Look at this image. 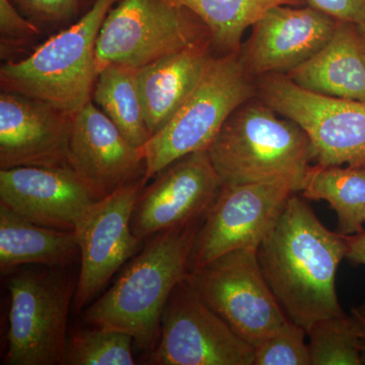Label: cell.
Returning a JSON list of instances; mask_svg holds the SVG:
<instances>
[{
    "instance_id": "d4e9b609",
    "label": "cell",
    "mask_w": 365,
    "mask_h": 365,
    "mask_svg": "<svg viewBox=\"0 0 365 365\" xmlns=\"http://www.w3.org/2000/svg\"><path fill=\"white\" fill-rule=\"evenodd\" d=\"M129 334L98 328L76 333L67 343L66 365L135 364Z\"/></svg>"
},
{
    "instance_id": "7402d4cb",
    "label": "cell",
    "mask_w": 365,
    "mask_h": 365,
    "mask_svg": "<svg viewBox=\"0 0 365 365\" xmlns=\"http://www.w3.org/2000/svg\"><path fill=\"white\" fill-rule=\"evenodd\" d=\"M196 14L207 26L217 55L242 50V39L266 11L278 6H299L307 0H173Z\"/></svg>"
},
{
    "instance_id": "4fadbf2b",
    "label": "cell",
    "mask_w": 365,
    "mask_h": 365,
    "mask_svg": "<svg viewBox=\"0 0 365 365\" xmlns=\"http://www.w3.org/2000/svg\"><path fill=\"white\" fill-rule=\"evenodd\" d=\"M153 178L132 216V230L140 241L202 220L222 187L206 150L175 160Z\"/></svg>"
},
{
    "instance_id": "e0dca14e",
    "label": "cell",
    "mask_w": 365,
    "mask_h": 365,
    "mask_svg": "<svg viewBox=\"0 0 365 365\" xmlns=\"http://www.w3.org/2000/svg\"><path fill=\"white\" fill-rule=\"evenodd\" d=\"M68 163L102 198L145 174L141 148L132 145L93 100L72 116Z\"/></svg>"
},
{
    "instance_id": "7a4b0ae2",
    "label": "cell",
    "mask_w": 365,
    "mask_h": 365,
    "mask_svg": "<svg viewBox=\"0 0 365 365\" xmlns=\"http://www.w3.org/2000/svg\"><path fill=\"white\" fill-rule=\"evenodd\" d=\"M202 220L158 232L102 297L86 307L83 321L129 334L148 349L158 342L165 307L190 272V259Z\"/></svg>"
},
{
    "instance_id": "ac0fdd59",
    "label": "cell",
    "mask_w": 365,
    "mask_h": 365,
    "mask_svg": "<svg viewBox=\"0 0 365 365\" xmlns=\"http://www.w3.org/2000/svg\"><path fill=\"white\" fill-rule=\"evenodd\" d=\"M213 54L212 42L206 41L137 69V86L151 136L186 102Z\"/></svg>"
},
{
    "instance_id": "484cf974",
    "label": "cell",
    "mask_w": 365,
    "mask_h": 365,
    "mask_svg": "<svg viewBox=\"0 0 365 365\" xmlns=\"http://www.w3.org/2000/svg\"><path fill=\"white\" fill-rule=\"evenodd\" d=\"M306 335L304 328L287 319L254 348V365H311Z\"/></svg>"
},
{
    "instance_id": "ba28073f",
    "label": "cell",
    "mask_w": 365,
    "mask_h": 365,
    "mask_svg": "<svg viewBox=\"0 0 365 365\" xmlns=\"http://www.w3.org/2000/svg\"><path fill=\"white\" fill-rule=\"evenodd\" d=\"M11 294L7 365L64 364L73 287L62 274L25 271L7 283Z\"/></svg>"
},
{
    "instance_id": "5b68a950",
    "label": "cell",
    "mask_w": 365,
    "mask_h": 365,
    "mask_svg": "<svg viewBox=\"0 0 365 365\" xmlns=\"http://www.w3.org/2000/svg\"><path fill=\"white\" fill-rule=\"evenodd\" d=\"M256 96V85L245 68L241 51L215 53L186 102L141 148L144 181L179 158L207 150L230 115Z\"/></svg>"
},
{
    "instance_id": "8fae6325",
    "label": "cell",
    "mask_w": 365,
    "mask_h": 365,
    "mask_svg": "<svg viewBox=\"0 0 365 365\" xmlns=\"http://www.w3.org/2000/svg\"><path fill=\"white\" fill-rule=\"evenodd\" d=\"M297 189L285 180L222 185L197 232L190 271L239 249H258Z\"/></svg>"
},
{
    "instance_id": "f1b7e54d",
    "label": "cell",
    "mask_w": 365,
    "mask_h": 365,
    "mask_svg": "<svg viewBox=\"0 0 365 365\" xmlns=\"http://www.w3.org/2000/svg\"><path fill=\"white\" fill-rule=\"evenodd\" d=\"M307 2L335 20L356 26L365 23V0H307Z\"/></svg>"
},
{
    "instance_id": "6da1fadb",
    "label": "cell",
    "mask_w": 365,
    "mask_h": 365,
    "mask_svg": "<svg viewBox=\"0 0 365 365\" xmlns=\"http://www.w3.org/2000/svg\"><path fill=\"white\" fill-rule=\"evenodd\" d=\"M346 254L345 235L328 230L306 198L295 193L257 249L264 277L281 309L307 333L317 322L345 314L336 275Z\"/></svg>"
},
{
    "instance_id": "9a60e30c",
    "label": "cell",
    "mask_w": 365,
    "mask_h": 365,
    "mask_svg": "<svg viewBox=\"0 0 365 365\" xmlns=\"http://www.w3.org/2000/svg\"><path fill=\"white\" fill-rule=\"evenodd\" d=\"M72 116L20 93H0V170L69 165Z\"/></svg>"
},
{
    "instance_id": "9c48e42d",
    "label": "cell",
    "mask_w": 365,
    "mask_h": 365,
    "mask_svg": "<svg viewBox=\"0 0 365 365\" xmlns=\"http://www.w3.org/2000/svg\"><path fill=\"white\" fill-rule=\"evenodd\" d=\"M188 279L199 297L254 348L288 319L264 277L256 249L222 255L190 271Z\"/></svg>"
},
{
    "instance_id": "83f0119b",
    "label": "cell",
    "mask_w": 365,
    "mask_h": 365,
    "mask_svg": "<svg viewBox=\"0 0 365 365\" xmlns=\"http://www.w3.org/2000/svg\"><path fill=\"white\" fill-rule=\"evenodd\" d=\"M29 20L40 25L63 26L78 18L83 0H11Z\"/></svg>"
},
{
    "instance_id": "2e32d148",
    "label": "cell",
    "mask_w": 365,
    "mask_h": 365,
    "mask_svg": "<svg viewBox=\"0 0 365 365\" xmlns=\"http://www.w3.org/2000/svg\"><path fill=\"white\" fill-rule=\"evenodd\" d=\"M101 198L71 165L0 170V203L44 227L73 230Z\"/></svg>"
},
{
    "instance_id": "4316f807",
    "label": "cell",
    "mask_w": 365,
    "mask_h": 365,
    "mask_svg": "<svg viewBox=\"0 0 365 365\" xmlns=\"http://www.w3.org/2000/svg\"><path fill=\"white\" fill-rule=\"evenodd\" d=\"M42 35L40 26L29 20L11 0H0V57L16 61Z\"/></svg>"
},
{
    "instance_id": "4dcf8cb0",
    "label": "cell",
    "mask_w": 365,
    "mask_h": 365,
    "mask_svg": "<svg viewBox=\"0 0 365 365\" xmlns=\"http://www.w3.org/2000/svg\"><path fill=\"white\" fill-rule=\"evenodd\" d=\"M351 314L359 321L362 329V337H365V302L361 306L354 307L352 309Z\"/></svg>"
},
{
    "instance_id": "7c38bea8",
    "label": "cell",
    "mask_w": 365,
    "mask_h": 365,
    "mask_svg": "<svg viewBox=\"0 0 365 365\" xmlns=\"http://www.w3.org/2000/svg\"><path fill=\"white\" fill-rule=\"evenodd\" d=\"M145 181L132 182L91 204L76 222L81 272L73 297L74 311L88 307L118 269L138 250L132 216Z\"/></svg>"
},
{
    "instance_id": "ffe728a7",
    "label": "cell",
    "mask_w": 365,
    "mask_h": 365,
    "mask_svg": "<svg viewBox=\"0 0 365 365\" xmlns=\"http://www.w3.org/2000/svg\"><path fill=\"white\" fill-rule=\"evenodd\" d=\"M79 253L74 230L37 225L0 203V270L26 264L48 267L68 265Z\"/></svg>"
},
{
    "instance_id": "44dd1931",
    "label": "cell",
    "mask_w": 365,
    "mask_h": 365,
    "mask_svg": "<svg viewBox=\"0 0 365 365\" xmlns=\"http://www.w3.org/2000/svg\"><path fill=\"white\" fill-rule=\"evenodd\" d=\"M300 192L309 200H325L330 204L337 215L340 234L364 232L365 163L347 167L311 165Z\"/></svg>"
},
{
    "instance_id": "d6a6232c",
    "label": "cell",
    "mask_w": 365,
    "mask_h": 365,
    "mask_svg": "<svg viewBox=\"0 0 365 365\" xmlns=\"http://www.w3.org/2000/svg\"><path fill=\"white\" fill-rule=\"evenodd\" d=\"M359 26V30L360 32V35H361L362 40H364V43L365 45V23L362 24V25L357 26Z\"/></svg>"
},
{
    "instance_id": "277c9868",
    "label": "cell",
    "mask_w": 365,
    "mask_h": 365,
    "mask_svg": "<svg viewBox=\"0 0 365 365\" xmlns=\"http://www.w3.org/2000/svg\"><path fill=\"white\" fill-rule=\"evenodd\" d=\"M119 0H93L76 23L21 60L0 68L1 91L43 101L76 114L93 97L98 78L96 45L106 16Z\"/></svg>"
},
{
    "instance_id": "52a82bcc",
    "label": "cell",
    "mask_w": 365,
    "mask_h": 365,
    "mask_svg": "<svg viewBox=\"0 0 365 365\" xmlns=\"http://www.w3.org/2000/svg\"><path fill=\"white\" fill-rule=\"evenodd\" d=\"M257 97L309 136L313 160L323 165L365 163V103L300 88L287 74L258 78Z\"/></svg>"
},
{
    "instance_id": "d6986e66",
    "label": "cell",
    "mask_w": 365,
    "mask_h": 365,
    "mask_svg": "<svg viewBox=\"0 0 365 365\" xmlns=\"http://www.w3.org/2000/svg\"><path fill=\"white\" fill-rule=\"evenodd\" d=\"M287 76L319 95L365 103V45L359 26L338 21L329 42Z\"/></svg>"
},
{
    "instance_id": "1f68e13d",
    "label": "cell",
    "mask_w": 365,
    "mask_h": 365,
    "mask_svg": "<svg viewBox=\"0 0 365 365\" xmlns=\"http://www.w3.org/2000/svg\"><path fill=\"white\" fill-rule=\"evenodd\" d=\"M360 360L362 364H365V337L360 341Z\"/></svg>"
},
{
    "instance_id": "603a6c76",
    "label": "cell",
    "mask_w": 365,
    "mask_h": 365,
    "mask_svg": "<svg viewBox=\"0 0 365 365\" xmlns=\"http://www.w3.org/2000/svg\"><path fill=\"white\" fill-rule=\"evenodd\" d=\"M137 69L110 64L98 74L91 100L111 119L125 138L143 148L151 138L136 79Z\"/></svg>"
},
{
    "instance_id": "cb8c5ba5",
    "label": "cell",
    "mask_w": 365,
    "mask_h": 365,
    "mask_svg": "<svg viewBox=\"0 0 365 365\" xmlns=\"http://www.w3.org/2000/svg\"><path fill=\"white\" fill-rule=\"evenodd\" d=\"M311 365H361L359 321L346 314L321 319L307 333Z\"/></svg>"
},
{
    "instance_id": "30bf717a",
    "label": "cell",
    "mask_w": 365,
    "mask_h": 365,
    "mask_svg": "<svg viewBox=\"0 0 365 365\" xmlns=\"http://www.w3.org/2000/svg\"><path fill=\"white\" fill-rule=\"evenodd\" d=\"M158 338L153 364L254 365L253 346L199 297L188 276L168 300Z\"/></svg>"
},
{
    "instance_id": "5bb4252c",
    "label": "cell",
    "mask_w": 365,
    "mask_h": 365,
    "mask_svg": "<svg viewBox=\"0 0 365 365\" xmlns=\"http://www.w3.org/2000/svg\"><path fill=\"white\" fill-rule=\"evenodd\" d=\"M338 21L313 6H278L254 24L241 55L249 76L287 74L329 42Z\"/></svg>"
},
{
    "instance_id": "8992f818",
    "label": "cell",
    "mask_w": 365,
    "mask_h": 365,
    "mask_svg": "<svg viewBox=\"0 0 365 365\" xmlns=\"http://www.w3.org/2000/svg\"><path fill=\"white\" fill-rule=\"evenodd\" d=\"M206 41L205 24L173 0H119L98 33L96 68L98 74L110 64L139 69Z\"/></svg>"
},
{
    "instance_id": "836d02e7",
    "label": "cell",
    "mask_w": 365,
    "mask_h": 365,
    "mask_svg": "<svg viewBox=\"0 0 365 365\" xmlns=\"http://www.w3.org/2000/svg\"><path fill=\"white\" fill-rule=\"evenodd\" d=\"M362 218H364V222L365 223V209H364V215H362Z\"/></svg>"
},
{
    "instance_id": "f546056e",
    "label": "cell",
    "mask_w": 365,
    "mask_h": 365,
    "mask_svg": "<svg viewBox=\"0 0 365 365\" xmlns=\"http://www.w3.org/2000/svg\"><path fill=\"white\" fill-rule=\"evenodd\" d=\"M347 242L346 258L355 265L365 266V230L360 234L345 235Z\"/></svg>"
},
{
    "instance_id": "3957f363",
    "label": "cell",
    "mask_w": 365,
    "mask_h": 365,
    "mask_svg": "<svg viewBox=\"0 0 365 365\" xmlns=\"http://www.w3.org/2000/svg\"><path fill=\"white\" fill-rule=\"evenodd\" d=\"M278 116L256 97L230 115L206 150L222 185L285 180L300 192L313 160L311 141L299 125Z\"/></svg>"
}]
</instances>
